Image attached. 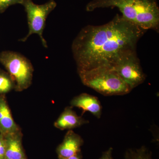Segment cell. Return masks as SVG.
Segmentation results:
<instances>
[{
  "instance_id": "obj_1",
  "label": "cell",
  "mask_w": 159,
  "mask_h": 159,
  "mask_svg": "<svg viewBox=\"0 0 159 159\" xmlns=\"http://www.w3.org/2000/svg\"><path fill=\"white\" fill-rule=\"evenodd\" d=\"M145 31L119 14L105 25L86 26L72 45L77 71L113 68L123 57L136 51Z\"/></svg>"
},
{
  "instance_id": "obj_2",
  "label": "cell",
  "mask_w": 159,
  "mask_h": 159,
  "mask_svg": "<svg viewBox=\"0 0 159 159\" xmlns=\"http://www.w3.org/2000/svg\"><path fill=\"white\" fill-rule=\"evenodd\" d=\"M110 7L118 8L124 18L145 31H158L159 7L157 0H92L86 10L92 11Z\"/></svg>"
},
{
  "instance_id": "obj_3",
  "label": "cell",
  "mask_w": 159,
  "mask_h": 159,
  "mask_svg": "<svg viewBox=\"0 0 159 159\" xmlns=\"http://www.w3.org/2000/svg\"><path fill=\"white\" fill-rule=\"evenodd\" d=\"M78 73L84 85L103 96H122L132 90L113 69L99 67Z\"/></svg>"
},
{
  "instance_id": "obj_4",
  "label": "cell",
  "mask_w": 159,
  "mask_h": 159,
  "mask_svg": "<svg viewBox=\"0 0 159 159\" xmlns=\"http://www.w3.org/2000/svg\"><path fill=\"white\" fill-rule=\"evenodd\" d=\"M0 63L6 69L14 83L16 90L21 91L31 85L33 66L27 57L18 52L10 51L0 53Z\"/></svg>"
},
{
  "instance_id": "obj_5",
  "label": "cell",
  "mask_w": 159,
  "mask_h": 159,
  "mask_svg": "<svg viewBox=\"0 0 159 159\" xmlns=\"http://www.w3.org/2000/svg\"><path fill=\"white\" fill-rule=\"evenodd\" d=\"M22 5L27 13L29 31L27 35L19 40L25 42L32 34H38L43 46L48 48L47 41L43 36V32L45 27L46 20L49 14L55 9L57 3L54 0H49L42 5H37L32 0H24Z\"/></svg>"
},
{
  "instance_id": "obj_6",
  "label": "cell",
  "mask_w": 159,
  "mask_h": 159,
  "mask_svg": "<svg viewBox=\"0 0 159 159\" xmlns=\"http://www.w3.org/2000/svg\"><path fill=\"white\" fill-rule=\"evenodd\" d=\"M113 69L132 89L143 83L146 78L136 51L123 57Z\"/></svg>"
},
{
  "instance_id": "obj_7",
  "label": "cell",
  "mask_w": 159,
  "mask_h": 159,
  "mask_svg": "<svg viewBox=\"0 0 159 159\" xmlns=\"http://www.w3.org/2000/svg\"><path fill=\"white\" fill-rule=\"evenodd\" d=\"M83 143V140L80 136L72 130L69 131L57 148L59 159L66 158L80 153Z\"/></svg>"
},
{
  "instance_id": "obj_8",
  "label": "cell",
  "mask_w": 159,
  "mask_h": 159,
  "mask_svg": "<svg viewBox=\"0 0 159 159\" xmlns=\"http://www.w3.org/2000/svg\"><path fill=\"white\" fill-rule=\"evenodd\" d=\"M72 106L81 109L83 114L88 111L98 119L101 117L102 107L97 97L87 93H82L74 97L71 102Z\"/></svg>"
},
{
  "instance_id": "obj_9",
  "label": "cell",
  "mask_w": 159,
  "mask_h": 159,
  "mask_svg": "<svg viewBox=\"0 0 159 159\" xmlns=\"http://www.w3.org/2000/svg\"><path fill=\"white\" fill-rule=\"evenodd\" d=\"M88 123V120L77 116L71 107H68L54 123V126L60 129L64 130L77 128Z\"/></svg>"
},
{
  "instance_id": "obj_10",
  "label": "cell",
  "mask_w": 159,
  "mask_h": 159,
  "mask_svg": "<svg viewBox=\"0 0 159 159\" xmlns=\"http://www.w3.org/2000/svg\"><path fill=\"white\" fill-rule=\"evenodd\" d=\"M17 129L6 100L0 97V130L9 135L15 134Z\"/></svg>"
},
{
  "instance_id": "obj_11",
  "label": "cell",
  "mask_w": 159,
  "mask_h": 159,
  "mask_svg": "<svg viewBox=\"0 0 159 159\" xmlns=\"http://www.w3.org/2000/svg\"><path fill=\"white\" fill-rule=\"evenodd\" d=\"M5 140V159H21L25 157L20 140L15 134L9 135Z\"/></svg>"
},
{
  "instance_id": "obj_12",
  "label": "cell",
  "mask_w": 159,
  "mask_h": 159,
  "mask_svg": "<svg viewBox=\"0 0 159 159\" xmlns=\"http://www.w3.org/2000/svg\"><path fill=\"white\" fill-rule=\"evenodd\" d=\"M125 159H153L151 152L145 146L138 149H129L125 152Z\"/></svg>"
},
{
  "instance_id": "obj_13",
  "label": "cell",
  "mask_w": 159,
  "mask_h": 159,
  "mask_svg": "<svg viewBox=\"0 0 159 159\" xmlns=\"http://www.w3.org/2000/svg\"><path fill=\"white\" fill-rule=\"evenodd\" d=\"M14 86V83L9 74L0 70V93H8Z\"/></svg>"
},
{
  "instance_id": "obj_14",
  "label": "cell",
  "mask_w": 159,
  "mask_h": 159,
  "mask_svg": "<svg viewBox=\"0 0 159 159\" xmlns=\"http://www.w3.org/2000/svg\"><path fill=\"white\" fill-rule=\"evenodd\" d=\"M24 0H0V13L6 11L10 6L16 4L22 5Z\"/></svg>"
},
{
  "instance_id": "obj_15",
  "label": "cell",
  "mask_w": 159,
  "mask_h": 159,
  "mask_svg": "<svg viewBox=\"0 0 159 159\" xmlns=\"http://www.w3.org/2000/svg\"><path fill=\"white\" fill-rule=\"evenodd\" d=\"M6 146V140L0 135V159H5Z\"/></svg>"
},
{
  "instance_id": "obj_16",
  "label": "cell",
  "mask_w": 159,
  "mask_h": 159,
  "mask_svg": "<svg viewBox=\"0 0 159 159\" xmlns=\"http://www.w3.org/2000/svg\"><path fill=\"white\" fill-rule=\"evenodd\" d=\"M113 148H110L102 153L99 159H113L112 157Z\"/></svg>"
},
{
  "instance_id": "obj_17",
  "label": "cell",
  "mask_w": 159,
  "mask_h": 159,
  "mask_svg": "<svg viewBox=\"0 0 159 159\" xmlns=\"http://www.w3.org/2000/svg\"><path fill=\"white\" fill-rule=\"evenodd\" d=\"M60 159H82V156H81L80 152V153L73 156L69 157L66 158Z\"/></svg>"
},
{
  "instance_id": "obj_18",
  "label": "cell",
  "mask_w": 159,
  "mask_h": 159,
  "mask_svg": "<svg viewBox=\"0 0 159 159\" xmlns=\"http://www.w3.org/2000/svg\"><path fill=\"white\" fill-rule=\"evenodd\" d=\"M21 159H26L25 157H23V158H22Z\"/></svg>"
}]
</instances>
